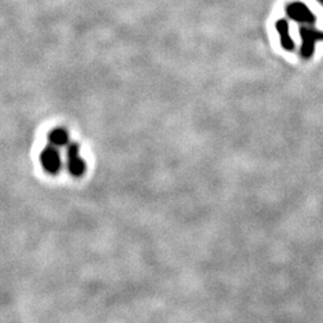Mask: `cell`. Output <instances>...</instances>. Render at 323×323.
<instances>
[{"instance_id": "ba28073f", "label": "cell", "mask_w": 323, "mask_h": 323, "mask_svg": "<svg viewBox=\"0 0 323 323\" xmlns=\"http://www.w3.org/2000/svg\"><path fill=\"white\" fill-rule=\"evenodd\" d=\"M322 37H323V34H322Z\"/></svg>"}, {"instance_id": "3957f363", "label": "cell", "mask_w": 323, "mask_h": 323, "mask_svg": "<svg viewBox=\"0 0 323 323\" xmlns=\"http://www.w3.org/2000/svg\"><path fill=\"white\" fill-rule=\"evenodd\" d=\"M287 15L291 18L297 20V22H303V23H314L315 22V16L312 15V12L308 9L307 5H304L303 3H292V4L287 5L286 8Z\"/></svg>"}, {"instance_id": "8992f818", "label": "cell", "mask_w": 323, "mask_h": 323, "mask_svg": "<svg viewBox=\"0 0 323 323\" xmlns=\"http://www.w3.org/2000/svg\"><path fill=\"white\" fill-rule=\"evenodd\" d=\"M276 30H278V33L280 35V41H282L283 47L291 51V49L294 47V44L292 38L290 36L289 24H287L285 19H280L276 22Z\"/></svg>"}, {"instance_id": "5b68a950", "label": "cell", "mask_w": 323, "mask_h": 323, "mask_svg": "<svg viewBox=\"0 0 323 323\" xmlns=\"http://www.w3.org/2000/svg\"><path fill=\"white\" fill-rule=\"evenodd\" d=\"M48 143L55 147L67 146L70 144L69 133H67L65 128H61V127L53 128L48 133Z\"/></svg>"}, {"instance_id": "52a82bcc", "label": "cell", "mask_w": 323, "mask_h": 323, "mask_svg": "<svg viewBox=\"0 0 323 323\" xmlns=\"http://www.w3.org/2000/svg\"><path fill=\"white\" fill-rule=\"evenodd\" d=\"M319 2H321V3H322V4H323V0H319Z\"/></svg>"}, {"instance_id": "277c9868", "label": "cell", "mask_w": 323, "mask_h": 323, "mask_svg": "<svg viewBox=\"0 0 323 323\" xmlns=\"http://www.w3.org/2000/svg\"><path fill=\"white\" fill-rule=\"evenodd\" d=\"M300 35H302V38H303L302 54L308 58V56H310L312 54V52H314L315 42L317 41L318 38H322V34L316 30H310V29H307V28H302Z\"/></svg>"}, {"instance_id": "7a4b0ae2", "label": "cell", "mask_w": 323, "mask_h": 323, "mask_svg": "<svg viewBox=\"0 0 323 323\" xmlns=\"http://www.w3.org/2000/svg\"><path fill=\"white\" fill-rule=\"evenodd\" d=\"M66 166L73 177H80L85 173V162L80 156V147L76 143H70L66 150Z\"/></svg>"}, {"instance_id": "6da1fadb", "label": "cell", "mask_w": 323, "mask_h": 323, "mask_svg": "<svg viewBox=\"0 0 323 323\" xmlns=\"http://www.w3.org/2000/svg\"><path fill=\"white\" fill-rule=\"evenodd\" d=\"M40 163L46 173L51 174V175L58 174L62 168V159L58 151V147L53 146L51 144L47 145L41 151Z\"/></svg>"}]
</instances>
